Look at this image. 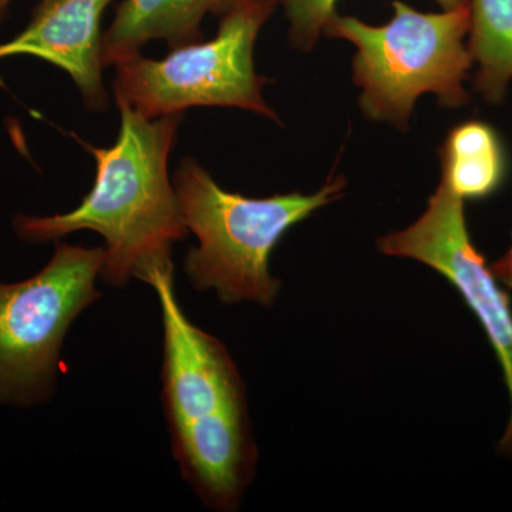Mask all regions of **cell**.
Here are the masks:
<instances>
[{
	"mask_svg": "<svg viewBox=\"0 0 512 512\" xmlns=\"http://www.w3.org/2000/svg\"><path fill=\"white\" fill-rule=\"evenodd\" d=\"M338 0H279L289 20V42L295 49L309 52L333 16ZM443 9H453L468 0H436Z\"/></svg>",
	"mask_w": 512,
	"mask_h": 512,
	"instance_id": "12",
	"label": "cell"
},
{
	"mask_svg": "<svg viewBox=\"0 0 512 512\" xmlns=\"http://www.w3.org/2000/svg\"><path fill=\"white\" fill-rule=\"evenodd\" d=\"M491 272L500 284L512 289V244L501 258L490 266Z\"/></svg>",
	"mask_w": 512,
	"mask_h": 512,
	"instance_id": "13",
	"label": "cell"
},
{
	"mask_svg": "<svg viewBox=\"0 0 512 512\" xmlns=\"http://www.w3.org/2000/svg\"><path fill=\"white\" fill-rule=\"evenodd\" d=\"M468 50L477 64L474 90L500 106L512 80V0H470Z\"/></svg>",
	"mask_w": 512,
	"mask_h": 512,
	"instance_id": "11",
	"label": "cell"
},
{
	"mask_svg": "<svg viewBox=\"0 0 512 512\" xmlns=\"http://www.w3.org/2000/svg\"><path fill=\"white\" fill-rule=\"evenodd\" d=\"M113 0H40L32 20L19 35L0 43V60L39 57L70 74L87 109L106 110L103 83L101 18Z\"/></svg>",
	"mask_w": 512,
	"mask_h": 512,
	"instance_id": "8",
	"label": "cell"
},
{
	"mask_svg": "<svg viewBox=\"0 0 512 512\" xmlns=\"http://www.w3.org/2000/svg\"><path fill=\"white\" fill-rule=\"evenodd\" d=\"M121 126L114 146L84 144L96 160L92 191L76 210L53 217L19 215L15 228L29 242L57 241L76 231H94L106 242L100 278L123 288L131 279L174 269L173 245L187 237L177 192L168 177V157L184 113L148 119L116 99Z\"/></svg>",
	"mask_w": 512,
	"mask_h": 512,
	"instance_id": "1",
	"label": "cell"
},
{
	"mask_svg": "<svg viewBox=\"0 0 512 512\" xmlns=\"http://www.w3.org/2000/svg\"><path fill=\"white\" fill-rule=\"evenodd\" d=\"M384 255L413 259L439 272L463 296L483 326L503 369L511 397V416L501 453L512 457V305L510 295L485 264L468 232L464 201L441 178L419 220L377 239Z\"/></svg>",
	"mask_w": 512,
	"mask_h": 512,
	"instance_id": "7",
	"label": "cell"
},
{
	"mask_svg": "<svg viewBox=\"0 0 512 512\" xmlns=\"http://www.w3.org/2000/svg\"><path fill=\"white\" fill-rule=\"evenodd\" d=\"M441 178L463 201H480L500 190L508 161L497 130L481 120L453 127L440 147Z\"/></svg>",
	"mask_w": 512,
	"mask_h": 512,
	"instance_id": "10",
	"label": "cell"
},
{
	"mask_svg": "<svg viewBox=\"0 0 512 512\" xmlns=\"http://www.w3.org/2000/svg\"><path fill=\"white\" fill-rule=\"evenodd\" d=\"M392 8V20L382 26L336 13L323 35L356 46L353 82L362 89L359 106L366 119L406 131L423 94H436L447 109L470 100L464 87L474 66L466 45L470 0L440 13L419 12L402 0Z\"/></svg>",
	"mask_w": 512,
	"mask_h": 512,
	"instance_id": "4",
	"label": "cell"
},
{
	"mask_svg": "<svg viewBox=\"0 0 512 512\" xmlns=\"http://www.w3.org/2000/svg\"><path fill=\"white\" fill-rule=\"evenodd\" d=\"M10 2H12V0H0V20H2L3 16H5Z\"/></svg>",
	"mask_w": 512,
	"mask_h": 512,
	"instance_id": "14",
	"label": "cell"
},
{
	"mask_svg": "<svg viewBox=\"0 0 512 512\" xmlns=\"http://www.w3.org/2000/svg\"><path fill=\"white\" fill-rule=\"evenodd\" d=\"M173 185L185 225L200 242L184 259L191 285L214 291L225 305L252 302L271 308L282 285L269 271L276 245L296 224L338 201L346 181L339 175L313 194L249 198L225 191L194 158H185Z\"/></svg>",
	"mask_w": 512,
	"mask_h": 512,
	"instance_id": "3",
	"label": "cell"
},
{
	"mask_svg": "<svg viewBox=\"0 0 512 512\" xmlns=\"http://www.w3.org/2000/svg\"><path fill=\"white\" fill-rule=\"evenodd\" d=\"M147 284L163 319L161 403L174 458L204 507L238 510L258 458L241 375L220 340L185 315L174 269L153 272Z\"/></svg>",
	"mask_w": 512,
	"mask_h": 512,
	"instance_id": "2",
	"label": "cell"
},
{
	"mask_svg": "<svg viewBox=\"0 0 512 512\" xmlns=\"http://www.w3.org/2000/svg\"><path fill=\"white\" fill-rule=\"evenodd\" d=\"M241 0H123L103 33V66H116L140 55L141 47L164 40L170 49L202 40L208 15L224 16Z\"/></svg>",
	"mask_w": 512,
	"mask_h": 512,
	"instance_id": "9",
	"label": "cell"
},
{
	"mask_svg": "<svg viewBox=\"0 0 512 512\" xmlns=\"http://www.w3.org/2000/svg\"><path fill=\"white\" fill-rule=\"evenodd\" d=\"M103 264L104 248L57 242L39 274L0 284V403L33 404L52 394L70 326L101 298Z\"/></svg>",
	"mask_w": 512,
	"mask_h": 512,
	"instance_id": "6",
	"label": "cell"
},
{
	"mask_svg": "<svg viewBox=\"0 0 512 512\" xmlns=\"http://www.w3.org/2000/svg\"><path fill=\"white\" fill-rule=\"evenodd\" d=\"M278 5L279 0H241L221 16L214 39L171 49L161 60L138 55L116 64L114 99L148 119L190 107H235L281 124L262 96L266 79L254 64L256 39Z\"/></svg>",
	"mask_w": 512,
	"mask_h": 512,
	"instance_id": "5",
	"label": "cell"
}]
</instances>
